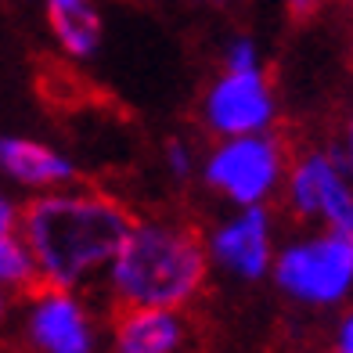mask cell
Returning a JSON list of instances; mask_svg holds the SVG:
<instances>
[{
    "label": "cell",
    "mask_w": 353,
    "mask_h": 353,
    "mask_svg": "<svg viewBox=\"0 0 353 353\" xmlns=\"http://www.w3.org/2000/svg\"><path fill=\"white\" fill-rule=\"evenodd\" d=\"M19 228L40 267V285L76 288L101 267H112L134 231V220L101 191L61 188L29 202Z\"/></svg>",
    "instance_id": "obj_1"
},
{
    "label": "cell",
    "mask_w": 353,
    "mask_h": 353,
    "mask_svg": "<svg viewBox=\"0 0 353 353\" xmlns=\"http://www.w3.org/2000/svg\"><path fill=\"white\" fill-rule=\"evenodd\" d=\"M205 245L184 223H134L130 238L108 267V285L123 307L181 310L205 285Z\"/></svg>",
    "instance_id": "obj_2"
},
{
    "label": "cell",
    "mask_w": 353,
    "mask_h": 353,
    "mask_svg": "<svg viewBox=\"0 0 353 353\" xmlns=\"http://www.w3.org/2000/svg\"><path fill=\"white\" fill-rule=\"evenodd\" d=\"M274 281L299 303H339L353 285V234L328 231L288 245L274 260Z\"/></svg>",
    "instance_id": "obj_3"
},
{
    "label": "cell",
    "mask_w": 353,
    "mask_h": 353,
    "mask_svg": "<svg viewBox=\"0 0 353 353\" xmlns=\"http://www.w3.org/2000/svg\"><path fill=\"white\" fill-rule=\"evenodd\" d=\"M285 173V148L281 141L267 134L223 137V144L205 159V184L238 205H260L278 188Z\"/></svg>",
    "instance_id": "obj_4"
},
{
    "label": "cell",
    "mask_w": 353,
    "mask_h": 353,
    "mask_svg": "<svg viewBox=\"0 0 353 353\" xmlns=\"http://www.w3.org/2000/svg\"><path fill=\"white\" fill-rule=\"evenodd\" d=\"M350 159L339 152H310L288 173V205L299 216H321L332 231L353 234V184Z\"/></svg>",
    "instance_id": "obj_5"
},
{
    "label": "cell",
    "mask_w": 353,
    "mask_h": 353,
    "mask_svg": "<svg viewBox=\"0 0 353 353\" xmlns=\"http://www.w3.org/2000/svg\"><path fill=\"white\" fill-rule=\"evenodd\" d=\"M274 119V94L260 69H223L202 101V123L216 137L263 134Z\"/></svg>",
    "instance_id": "obj_6"
},
{
    "label": "cell",
    "mask_w": 353,
    "mask_h": 353,
    "mask_svg": "<svg viewBox=\"0 0 353 353\" xmlns=\"http://www.w3.org/2000/svg\"><path fill=\"white\" fill-rule=\"evenodd\" d=\"M26 335L40 353H94L98 335L72 288L37 285L26 314Z\"/></svg>",
    "instance_id": "obj_7"
},
{
    "label": "cell",
    "mask_w": 353,
    "mask_h": 353,
    "mask_svg": "<svg viewBox=\"0 0 353 353\" xmlns=\"http://www.w3.org/2000/svg\"><path fill=\"white\" fill-rule=\"evenodd\" d=\"M210 256L249 281L263 278L270 267V216L263 205H245L234 220L216 228L210 238Z\"/></svg>",
    "instance_id": "obj_8"
},
{
    "label": "cell",
    "mask_w": 353,
    "mask_h": 353,
    "mask_svg": "<svg viewBox=\"0 0 353 353\" xmlns=\"http://www.w3.org/2000/svg\"><path fill=\"white\" fill-rule=\"evenodd\" d=\"M188 321L173 307H123L112 325V353H181Z\"/></svg>",
    "instance_id": "obj_9"
},
{
    "label": "cell",
    "mask_w": 353,
    "mask_h": 353,
    "mask_svg": "<svg viewBox=\"0 0 353 353\" xmlns=\"http://www.w3.org/2000/svg\"><path fill=\"white\" fill-rule=\"evenodd\" d=\"M0 170L26 188H65L76 181V166L61 152L47 148L43 141L11 134L0 137Z\"/></svg>",
    "instance_id": "obj_10"
},
{
    "label": "cell",
    "mask_w": 353,
    "mask_h": 353,
    "mask_svg": "<svg viewBox=\"0 0 353 353\" xmlns=\"http://www.w3.org/2000/svg\"><path fill=\"white\" fill-rule=\"evenodd\" d=\"M51 29L61 43V51L72 58H94L101 47V19L90 4L51 8Z\"/></svg>",
    "instance_id": "obj_11"
},
{
    "label": "cell",
    "mask_w": 353,
    "mask_h": 353,
    "mask_svg": "<svg viewBox=\"0 0 353 353\" xmlns=\"http://www.w3.org/2000/svg\"><path fill=\"white\" fill-rule=\"evenodd\" d=\"M0 285L4 288H37L40 285V267L26 245V238H14V234L0 238Z\"/></svg>",
    "instance_id": "obj_12"
},
{
    "label": "cell",
    "mask_w": 353,
    "mask_h": 353,
    "mask_svg": "<svg viewBox=\"0 0 353 353\" xmlns=\"http://www.w3.org/2000/svg\"><path fill=\"white\" fill-rule=\"evenodd\" d=\"M223 69H260V54H256V43L249 37H234L228 43V58H223Z\"/></svg>",
    "instance_id": "obj_13"
},
{
    "label": "cell",
    "mask_w": 353,
    "mask_h": 353,
    "mask_svg": "<svg viewBox=\"0 0 353 353\" xmlns=\"http://www.w3.org/2000/svg\"><path fill=\"white\" fill-rule=\"evenodd\" d=\"M166 166H170V173L173 176H191V166H195V159H191V148L184 141H170L166 144Z\"/></svg>",
    "instance_id": "obj_14"
},
{
    "label": "cell",
    "mask_w": 353,
    "mask_h": 353,
    "mask_svg": "<svg viewBox=\"0 0 353 353\" xmlns=\"http://www.w3.org/2000/svg\"><path fill=\"white\" fill-rule=\"evenodd\" d=\"M19 216H22V213L11 205V199H8V195H0V238L14 231V223H19Z\"/></svg>",
    "instance_id": "obj_15"
},
{
    "label": "cell",
    "mask_w": 353,
    "mask_h": 353,
    "mask_svg": "<svg viewBox=\"0 0 353 353\" xmlns=\"http://www.w3.org/2000/svg\"><path fill=\"white\" fill-rule=\"evenodd\" d=\"M339 353H353V314H346V321L339 325V343H335Z\"/></svg>",
    "instance_id": "obj_16"
},
{
    "label": "cell",
    "mask_w": 353,
    "mask_h": 353,
    "mask_svg": "<svg viewBox=\"0 0 353 353\" xmlns=\"http://www.w3.org/2000/svg\"><path fill=\"white\" fill-rule=\"evenodd\" d=\"M317 11V0H288V14L292 19H310Z\"/></svg>",
    "instance_id": "obj_17"
},
{
    "label": "cell",
    "mask_w": 353,
    "mask_h": 353,
    "mask_svg": "<svg viewBox=\"0 0 353 353\" xmlns=\"http://www.w3.org/2000/svg\"><path fill=\"white\" fill-rule=\"evenodd\" d=\"M4 317H8V292H4V285H0V325H4Z\"/></svg>",
    "instance_id": "obj_18"
},
{
    "label": "cell",
    "mask_w": 353,
    "mask_h": 353,
    "mask_svg": "<svg viewBox=\"0 0 353 353\" xmlns=\"http://www.w3.org/2000/svg\"><path fill=\"white\" fill-rule=\"evenodd\" d=\"M51 8H72V4H87V0H47Z\"/></svg>",
    "instance_id": "obj_19"
},
{
    "label": "cell",
    "mask_w": 353,
    "mask_h": 353,
    "mask_svg": "<svg viewBox=\"0 0 353 353\" xmlns=\"http://www.w3.org/2000/svg\"><path fill=\"white\" fill-rule=\"evenodd\" d=\"M350 176H353V123H350Z\"/></svg>",
    "instance_id": "obj_20"
},
{
    "label": "cell",
    "mask_w": 353,
    "mask_h": 353,
    "mask_svg": "<svg viewBox=\"0 0 353 353\" xmlns=\"http://www.w3.org/2000/svg\"><path fill=\"white\" fill-rule=\"evenodd\" d=\"M202 4H228V0H202Z\"/></svg>",
    "instance_id": "obj_21"
}]
</instances>
